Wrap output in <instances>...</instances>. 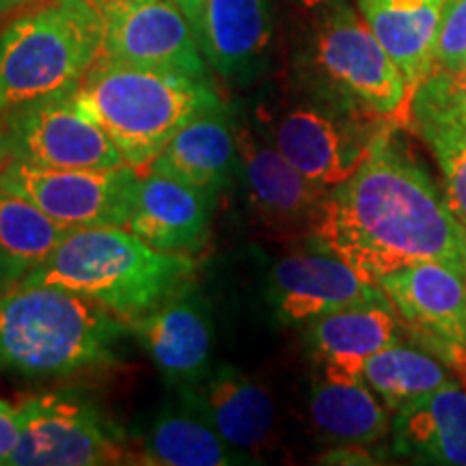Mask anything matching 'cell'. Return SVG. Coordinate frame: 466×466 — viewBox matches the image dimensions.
I'll list each match as a JSON object with an SVG mask.
<instances>
[{
    "instance_id": "cell-1",
    "label": "cell",
    "mask_w": 466,
    "mask_h": 466,
    "mask_svg": "<svg viewBox=\"0 0 466 466\" xmlns=\"http://www.w3.org/2000/svg\"><path fill=\"white\" fill-rule=\"evenodd\" d=\"M398 127H384L363 165L329 188L309 238L374 283L419 261L466 272V225Z\"/></svg>"
},
{
    "instance_id": "cell-2",
    "label": "cell",
    "mask_w": 466,
    "mask_h": 466,
    "mask_svg": "<svg viewBox=\"0 0 466 466\" xmlns=\"http://www.w3.org/2000/svg\"><path fill=\"white\" fill-rule=\"evenodd\" d=\"M130 324L89 296L55 285L0 294V371L66 378L115 363Z\"/></svg>"
},
{
    "instance_id": "cell-3",
    "label": "cell",
    "mask_w": 466,
    "mask_h": 466,
    "mask_svg": "<svg viewBox=\"0 0 466 466\" xmlns=\"http://www.w3.org/2000/svg\"><path fill=\"white\" fill-rule=\"evenodd\" d=\"M188 253L149 247L126 227H80L22 285H55L97 300L132 324L195 281Z\"/></svg>"
},
{
    "instance_id": "cell-4",
    "label": "cell",
    "mask_w": 466,
    "mask_h": 466,
    "mask_svg": "<svg viewBox=\"0 0 466 466\" xmlns=\"http://www.w3.org/2000/svg\"><path fill=\"white\" fill-rule=\"evenodd\" d=\"M74 100L143 173L188 121L223 104L212 80L97 58Z\"/></svg>"
},
{
    "instance_id": "cell-5",
    "label": "cell",
    "mask_w": 466,
    "mask_h": 466,
    "mask_svg": "<svg viewBox=\"0 0 466 466\" xmlns=\"http://www.w3.org/2000/svg\"><path fill=\"white\" fill-rule=\"evenodd\" d=\"M104 15L91 0H46L0 33V121L15 108L74 96L102 56Z\"/></svg>"
},
{
    "instance_id": "cell-6",
    "label": "cell",
    "mask_w": 466,
    "mask_h": 466,
    "mask_svg": "<svg viewBox=\"0 0 466 466\" xmlns=\"http://www.w3.org/2000/svg\"><path fill=\"white\" fill-rule=\"evenodd\" d=\"M391 124L393 119L363 113L318 89L268 113L264 124L255 127L307 179L333 188L363 165L376 138Z\"/></svg>"
},
{
    "instance_id": "cell-7",
    "label": "cell",
    "mask_w": 466,
    "mask_h": 466,
    "mask_svg": "<svg viewBox=\"0 0 466 466\" xmlns=\"http://www.w3.org/2000/svg\"><path fill=\"white\" fill-rule=\"evenodd\" d=\"M311 63L324 93L401 126L410 100L404 74L348 0L316 15Z\"/></svg>"
},
{
    "instance_id": "cell-8",
    "label": "cell",
    "mask_w": 466,
    "mask_h": 466,
    "mask_svg": "<svg viewBox=\"0 0 466 466\" xmlns=\"http://www.w3.org/2000/svg\"><path fill=\"white\" fill-rule=\"evenodd\" d=\"M141 173L116 168H46L7 160L0 190L20 197L55 223L80 227H126Z\"/></svg>"
},
{
    "instance_id": "cell-9",
    "label": "cell",
    "mask_w": 466,
    "mask_h": 466,
    "mask_svg": "<svg viewBox=\"0 0 466 466\" xmlns=\"http://www.w3.org/2000/svg\"><path fill=\"white\" fill-rule=\"evenodd\" d=\"M22 406L25 428L7 466H97L127 456L124 432L85 395H33Z\"/></svg>"
},
{
    "instance_id": "cell-10",
    "label": "cell",
    "mask_w": 466,
    "mask_h": 466,
    "mask_svg": "<svg viewBox=\"0 0 466 466\" xmlns=\"http://www.w3.org/2000/svg\"><path fill=\"white\" fill-rule=\"evenodd\" d=\"M378 285L412 339L466 384V272L442 261H419L384 275Z\"/></svg>"
},
{
    "instance_id": "cell-11",
    "label": "cell",
    "mask_w": 466,
    "mask_h": 466,
    "mask_svg": "<svg viewBox=\"0 0 466 466\" xmlns=\"http://www.w3.org/2000/svg\"><path fill=\"white\" fill-rule=\"evenodd\" d=\"M9 160L46 168H116L126 160L74 96L46 97L0 121Z\"/></svg>"
},
{
    "instance_id": "cell-12",
    "label": "cell",
    "mask_w": 466,
    "mask_h": 466,
    "mask_svg": "<svg viewBox=\"0 0 466 466\" xmlns=\"http://www.w3.org/2000/svg\"><path fill=\"white\" fill-rule=\"evenodd\" d=\"M268 302L279 322L302 326L343 309L382 305L389 299L380 285L313 242L311 248H296L275 261L268 277Z\"/></svg>"
},
{
    "instance_id": "cell-13",
    "label": "cell",
    "mask_w": 466,
    "mask_h": 466,
    "mask_svg": "<svg viewBox=\"0 0 466 466\" xmlns=\"http://www.w3.org/2000/svg\"><path fill=\"white\" fill-rule=\"evenodd\" d=\"M102 15V58L212 80L199 39L173 0H137Z\"/></svg>"
},
{
    "instance_id": "cell-14",
    "label": "cell",
    "mask_w": 466,
    "mask_h": 466,
    "mask_svg": "<svg viewBox=\"0 0 466 466\" xmlns=\"http://www.w3.org/2000/svg\"><path fill=\"white\" fill-rule=\"evenodd\" d=\"M238 179L248 206L275 236H311L329 188L313 184L255 126L236 124Z\"/></svg>"
},
{
    "instance_id": "cell-15",
    "label": "cell",
    "mask_w": 466,
    "mask_h": 466,
    "mask_svg": "<svg viewBox=\"0 0 466 466\" xmlns=\"http://www.w3.org/2000/svg\"><path fill=\"white\" fill-rule=\"evenodd\" d=\"M130 329L175 389L199 382L214 367L212 309L195 283L186 285L149 316L132 322Z\"/></svg>"
},
{
    "instance_id": "cell-16",
    "label": "cell",
    "mask_w": 466,
    "mask_h": 466,
    "mask_svg": "<svg viewBox=\"0 0 466 466\" xmlns=\"http://www.w3.org/2000/svg\"><path fill=\"white\" fill-rule=\"evenodd\" d=\"M401 126L428 145L441 171L442 192L466 225V85L458 76L434 69L410 93Z\"/></svg>"
},
{
    "instance_id": "cell-17",
    "label": "cell",
    "mask_w": 466,
    "mask_h": 466,
    "mask_svg": "<svg viewBox=\"0 0 466 466\" xmlns=\"http://www.w3.org/2000/svg\"><path fill=\"white\" fill-rule=\"evenodd\" d=\"M275 26L272 0H206L199 44L214 74L250 86L270 67Z\"/></svg>"
},
{
    "instance_id": "cell-18",
    "label": "cell",
    "mask_w": 466,
    "mask_h": 466,
    "mask_svg": "<svg viewBox=\"0 0 466 466\" xmlns=\"http://www.w3.org/2000/svg\"><path fill=\"white\" fill-rule=\"evenodd\" d=\"M217 197L158 173H141L126 229L149 247L197 255L206 248Z\"/></svg>"
},
{
    "instance_id": "cell-19",
    "label": "cell",
    "mask_w": 466,
    "mask_h": 466,
    "mask_svg": "<svg viewBox=\"0 0 466 466\" xmlns=\"http://www.w3.org/2000/svg\"><path fill=\"white\" fill-rule=\"evenodd\" d=\"M220 436L253 460L275 432L277 406L268 389L233 365H217L190 387L177 389ZM255 462V460H253Z\"/></svg>"
},
{
    "instance_id": "cell-20",
    "label": "cell",
    "mask_w": 466,
    "mask_h": 466,
    "mask_svg": "<svg viewBox=\"0 0 466 466\" xmlns=\"http://www.w3.org/2000/svg\"><path fill=\"white\" fill-rule=\"evenodd\" d=\"M149 173L168 175L217 197L238 182L236 121L225 104L203 110L156 156Z\"/></svg>"
},
{
    "instance_id": "cell-21",
    "label": "cell",
    "mask_w": 466,
    "mask_h": 466,
    "mask_svg": "<svg viewBox=\"0 0 466 466\" xmlns=\"http://www.w3.org/2000/svg\"><path fill=\"white\" fill-rule=\"evenodd\" d=\"M307 326L309 352L329 380H363L367 360L401 341L400 318L391 302L350 307Z\"/></svg>"
},
{
    "instance_id": "cell-22",
    "label": "cell",
    "mask_w": 466,
    "mask_h": 466,
    "mask_svg": "<svg viewBox=\"0 0 466 466\" xmlns=\"http://www.w3.org/2000/svg\"><path fill=\"white\" fill-rule=\"evenodd\" d=\"M393 451L423 464L466 466V389L451 380L393 412Z\"/></svg>"
},
{
    "instance_id": "cell-23",
    "label": "cell",
    "mask_w": 466,
    "mask_h": 466,
    "mask_svg": "<svg viewBox=\"0 0 466 466\" xmlns=\"http://www.w3.org/2000/svg\"><path fill=\"white\" fill-rule=\"evenodd\" d=\"M447 0H357V9L404 74L410 93L434 72V46Z\"/></svg>"
},
{
    "instance_id": "cell-24",
    "label": "cell",
    "mask_w": 466,
    "mask_h": 466,
    "mask_svg": "<svg viewBox=\"0 0 466 466\" xmlns=\"http://www.w3.org/2000/svg\"><path fill=\"white\" fill-rule=\"evenodd\" d=\"M145 464L158 466H231L253 460L227 442L182 393L167 401L151 419L141 441Z\"/></svg>"
},
{
    "instance_id": "cell-25",
    "label": "cell",
    "mask_w": 466,
    "mask_h": 466,
    "mask_svg": "<svg viewBox=\"0 0 466 466\" xmlns=\"http://www.w3.org/2000/svg\"><path fill=\"white\" fill-rule=\"evenodd\" d=\"M309 415L324 442L337 447H365L391 432L389 408L365 380H322L313 384Z\"/></svg>"
},
{
    "instance_id": "cell-26",
    "label": "cell",
    "mask_w": 466,
    "mask_h": 466,
    "mask_svg": "<svg viewBox=\"0 0 466 466\" xmlns=\"http://www.w3.org/2000/svg\"><path fill=\"white\" fill-rule=\"evenodd\" d=\"M69 231L28 201L0 190V294L20 288Z\"/></svg>"
},
{
    "instance_id": "cell-27",
    "label": "cell",
    "mask_w": 466,
    "mask_h": 466,
    "mask_svg": "<svg viewBox=\"0 0 466 466\" xmlns=\"http://www.w3.org/2000/svg\"><path fill=\"white\" fill-rule=\"evenodd\" d=\"M363 380L395 412L453 380L451 367L425 350L393 343L367 360Z\"/></svg>"
},
{
    "instance_id": "cell-28",
    "label": "cell",
    "mask_w": 466,
    "mask_h": 466,
    "mask_svg": "<svg viewBox=\"0 0 466 466\" xmlns=\"http://www.w3.org/2000/svg\"><path fill=\"white\" fill-rule=\"evenodd\" d=\"M434 69L453 76L466 72V0H447L434 46Z\"/></svg>"
},
{
    "instance_id": "cell-29",
    "label": "cell",
    "mask_w": 466,
    "mask_h": 466,
    "mask_svg": "<svg viewBox=\"0 0 466 466\" xmlns=\"http://www.w3.org/2000/svg\"><path fill=\"white\" fill-rule=\"evenodd\" d=\"M25 428V406L0 400V466H7Z\"/></svg>"
},
{
    "instance_id": "cell-30",
    "label": "cell",
    "mask_w": 466,
    "mask_h": 466,
    "mask_svg": "<svg viewBox=\"0 0 466 466\" xmlns=\"http://www.w3.org/2000/svg\"><path fill=\"white\" fill-rule=\"evenodd\" d=\"M175 5H177L179 9H182V14L188 17L192 31H195L197 39H199L201 35V22H203V7H206V0H173Z\"/></svg>"
},
{
    "instance_id": "cell-31",
    "label": "cell",
    "mask_w": 466,
    "mask_h": 466,
    "mask_svg": "<svg viewBox=\"0 0 466 466\" xmlns=\"http://www.w3.org/2000/svg\"><path fill=\"white\" fill-rule=\"evenodd\" d=\"M291 3H294L299 9L305 11V14L319 15L322 11L329 9L330 5H335L337 0H291Z\"/></svg>"
},
{
    "instance_id": "cell-32",
    "label": "cell",
    "mask_w": 466,
    "mask_h": 466,
    "mask_svg": "<svg viewBox=\"0 0 466 466\" xmlns=\"http://www.w3.org/2000/svg\"><path fill=\"white\" fill-rule=\"evenodd\" d=\"M39 3V0H0V15H9L14 11L28 7V5Z\"/></svg>"
},
{
    "instance_id": "cell-33",
    "label": "cell",
    "mask_w": 466,
    "mask_h": 466,
    "mask_svg": "<svg viewBox=\"0 0 466 466\" xmlns=\"http://www.w3.org/2000/svg\"><path fill=\"white\" fill-rule=\"evenodd\" d=\"M93 5H96L100 11H106V9H113V7H121V5H130V3H137V0H91Z\"/></svg>"
},
{
    "instance_id": "cell-34",
    "label": "cell",
    "mask_w": 466,
    "mask_h": 466,
    "mask_svg": "<svg viewBox=\"0 0 466 466\" xmlns=\"http://www.w3.org/2000/svg\"><path fill=\"white\" fill-rule=\"evenodd\" d=\"M9 160V154H7V147H5V141H3V130H0V168L5 167V162Z\"/></svg>"
},
{
    "instance_id": "cell-35",
    "label": "cell",
    "mask_w": 466,
    "mask_h": 466,
    "mask_svg": "<svg viewBox=\"0 0 466 466\" xmlns=\"http://www.w3.org/2000/svg\"><path fill=\"white\" fill-rule=\"evenodd\" d=\"M458 78H460V80H462V83H464V85H466V72H464V74H462V76H458Z\"/></svg>"
}]
</instances>
